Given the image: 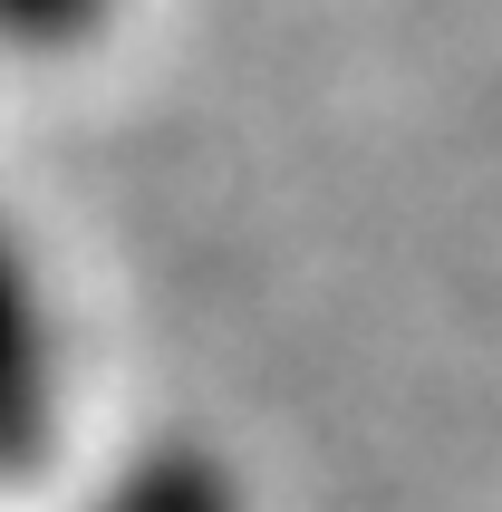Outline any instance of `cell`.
Listing matches in <instances>:
<instances>
[{
    "instance_id": "obj_1",
    "label": "cell",
    "mask_w": 502,
    "mask_h": 512,
    "mask_svg": "<svg viewBox=\"0 0 502 512\" xmlns=\"http://www.w3.org/2000/svg\"><path fill=\"white\" fill-rule=\"evenodd\" d=\"M58 435V358H49V310L29 281L20 242L0 232V484L49 464Z\"/></svg>"
},
{
    "instance_id": "obj_2",
    "label": "cell",
    "mask_w": 502,
    "mask_h": 512,
    "mask_svg": "<svg viewBox=\"0 0 502 512\" xmlns=\"http://www.w3.org/2000/svg\"><path fill=\"white\" fill-rule=\"evenodd\" d=\"M97 512H242V493H232L223 455H203V445H155V455H136L107 484Z\"/></svg>"
},
{
    "instance_id": "obj_3",
    "label": "cell",
    "mask_w": 502,
    "mask_h": 512,
    "mask_svg": "<svg viewBox=\"0 0 502 512\" xmlns=\"http://www.w3.org/2000/svg\"><path fill=\"white\" fill-rule=\"evenodd\" d=\"M116 0H0V49H20V58H68L87 49L97 29H107Z\"/></svg>"
}]
</instances>
